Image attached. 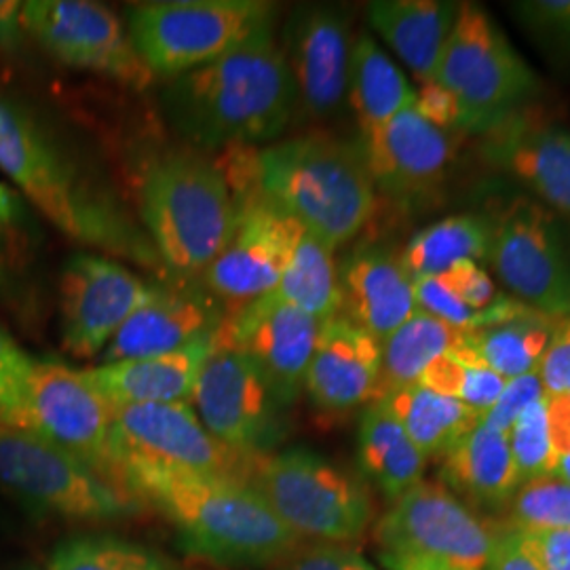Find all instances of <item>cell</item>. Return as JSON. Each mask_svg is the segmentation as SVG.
<instances>
[{"instance_id": "6da1fadb", "label": "cell", "mask_w": 570, "mask_h": 570, "mask_svg": "<svg viewBox=\"0 0 570 570\" xmlns=\"http://www.w3.org/2000/svg\"><path fill=\"white\" fill-rule=\"evenodd\" d=\"M171 127L204 150L273 142L296 112V89L273 26L161 94Z\"/></svg>"}, {"instance_id": "7a4b0ae2", "label": "cell", "mask_w": 570, "mask_h": 570, "mask_svg": "<svg viewBox=\"0 0 570 570\" xmlns=\"http://www.w3.org/2000/svg\"><path fill=\"white\" fill-rule=\"evenodd\" d=\"M0 169L72 242L148 268L164 266L121 204L82 171L30 110L7 96H0Z\"/></svg>"}, {"instance_id": "3957f363", "label": "cell", "mask_w": 570, "mask_h": 570, "mask_svg": "<svg viewBox=\"0 0 570 570\" xmlns=\"http://www.w3.org/2000/svg\"><path fill=\"white\" fill-rule=\"evenodd\" d=\"M110 482L161 513L186 550L223 567L279 564L303 543L239 480L129 463L112 469Z\"/></svg>"}, {"instance_id": "277c9868", "label": "cell", "mask_w": 570, "mask_h": 570, "mask_svg": "<svg viewBox=\"0 0 570 570\" xmlns=\"http://www.w3.org/2000/svg\"><path fill=\"white\" fill-rule=\"evenodd\" d=\"M249 174L268 204L336 249L372 220L379 195L360 142L308 134L254 155Z\"/></svg>"}, {"instance_id": "5b68a950", "label": "cell", "mask_w": 570, "mask_h": 570, "mask_svg": "<svg viewBox=\"0 0 570 570\" xmlns=\"http://www.w3.org/2000/svg\"><path fill=\"white\" fill-rule=\"evenodd\" d=\"M138 204L161 263L183 277L204 275L239 216V197L228 176L193 150H171L148 161L138 178Z\"/></svg>"}, {"instance_id": "8992f818", "label": "cell", "mask_w": 570, "mask_h": 570, "mask_svg": "<svg viewBox=\"0 0 570 570\" xmlns=\"http://www.w3.org/2000/svg\"><path fill=\"white\" fill-rule=\"evenodd\" d=\"M245 484L298 541L351 546L366 534L374 518L366 487L313 450L258 454Z\"/></svg>"}, {"instance_id": "52a82bcc", "label": "cell", "mask_w": 570, "mask_h": 570, "mask_svg": "<svg viewBox=\"0 0 570 570\" xmlns=\"http://www.w3.org/2000/svg\"><path fill=\"white\" fill-rule=\"evenodd\" d=\"M129 37L155 77H180L271 28L263 0H159L129 7Z\"/></svg>"}, {"instance_id": "ba28073f", "label": "cell", "mask_w": 570, "mask_h": 570, "mask_svg": "<svg viewBox=\"0 0 570 570\" xmlns=\"http://www.w3.org/2000/svg\"><path fill=\"white\" fill-rule=\"evenodd\" d=\"M0 490L23 508L68 522H115L138 501L75 454L23 429L0 425Z\"/></svg>"}, {"instance_id": "9c48e42d", "label": "cell", "mask_w": 570, "mask_h": 570, "mask_svg": "<svg viewBox=\"0 0 570 570\" xmlns=\"http://www.w3.org/2000/svg\"><path fill=\"white\" fill-rule=\"evenodd\" d=\"M489 263L515 301L551 320L570 315V235L560 216L532 197H513L490 220Z\"/></svg>"}, {"instance_id": "30bf717a", "label": "cell", "mask_w": 570, "mask_h": 570, "mask_svg": "<svg viewBox=\"0 0 570 570\" xmlns=\"http://www.w3.org/2000/svg\"><path fill=\"white\" fill-rule=\"evenodd\" d=\"M435 81L490 122L522 108L539 79L487 9L461 2Z\"/></svg>"}, {"instance_id": "8fae6325", "label": "cell", "mask_w": 570, "mask_h": 570, "mask_svg": "<svg viewBox=\"0 0 570 570\" xmlns=\"http://www.w3.org/2000/svg\"><path fill=\"white\" fill-rule=\"evenodd\" d=\"M256 456L218 442L186 402L115 406L106 478L117 465L136 463L245 482Z\"/></svg>"}, {"instance_id": "7c38bea8", "label": "cell", "mask_w": 570, "mask_h": 570, "mask_svg": "<svg viewBox=\"0 0 570 570\" xmlns=\"http://www.w3.org/2000/svg\"><path fill=\"white\" fill-rule=\"evenodd\" d=\"M9 428L39 435L106 478L115 407L94 387L85 370L35 360Z\"/></svg>"}, {"instance_id": "4fadbf2b", "label": "cell", "mask_w": 570, "mask_h": 570, "mask_svg": "<svg viewBox=\"0 0 570 570\" xmlns=\"http://www.w3.org/2000/svg\"><path fill=\"white\" fill-rule=\"evenodd\" d=\"M374 539L383 553L484 570L492 548V520H482L446 484L421 480L379 518Z\"/></svg>"}, {"instance_id": "5bb4252c", "label": "cell", "mask_w": 570, "mask_h": 570, "mask_svg": "<svg viewBox=\"0 0 570 570\" xmlns=\"http://www.w3.org/2000/svg\"><path fill=\"white\" fill-rule=\"evenodd\" d=\"M26 35L56 60L91 70L134 89H146L155 75L136 51L121 18L91 0H28L21 7Z\"/></svg>"}, {"instance_id": "9a60e30c", "label": "cell", "mask_w": 570, "mask_h": 570, "mask_svg": "<svg viewBox=\"0 0 570 570\" xmlns=\"http://www.w3.org/2000/svg\"><path fill=\"white\" fill-rule=\"evenodd\" d=\"M190 400L204 428L228 449L271 454L282 440V406L261 367L235 346L216 341Z\"/></svg>"}, {"instance_id": "2e32d148", "label": "cell", "mask_w": 570, "mask_h": 570, "mask_svg": "<svg viewBox=\"0 0 570 570\" xmlns=\"http://www.w3.org/2000/svg\"><path fill=\"white\" fill-rule=\"evenodd\" d=\"M157 285L98 254H77L60 282L61 338L66 351L89 360L102 353L122 324L150 301Z\"/></svg>"}, {"instance_id": "e0dca14e", "label": "cell", "mask_w": 570, "mask_h": 570, "mask_svg": "<svg viewBox=\"0 0 570 570\" xmlns=\"http://www.w3.org/2000/svg\"><path fill=\"white\" fill-rule=\"evenodd\" d=\"M252 197H239L237 225L220 256L205 268L202 279L216 298L239 306L271 294L303 235V226L268 204L254 186Z\"/></svg>"}, {"instance_id": "ac0fdd59", "label": "cell", "mask_w": 570, "mask_h": 570, "mask_svg": "<svg viewBox=\"0 0 570 570\" xmlns=\"http://www.w3.org/2000/svg\"><path fill=\"white\" fill-rule=\"evenodd\" d=\"M322 322L273 294L225 315L216 341L235 346L261 367L277 404L292 406L305 389V376Z\"/></svg>"}, {"instance_id": "d6986e66", "label": "cell", "mask_w": 570, "mask_h": 570, "mask_svg": "<svg viewBox=\"0 0 570 570\" xmlns=\"http://www.w3.org/2000/svg\"><path fill=\"white\" fill-rule=\"evenodd\" d=\"M360 148L376 195L397 205H419L442 190L456 153V138L410 106L391 121L362 134Z\"/></svg>"}, {"instance_id": "ffe728a7", "label": "cell", "mask_w": 570, "mask_h": 570, "mask_svg": "<svg viewBox=\"0 0 570 570\" xmlns=\"http://www.w3.org/2000/svg\"><path fill=\"white\" fill-rule=\"evenodd\" d=\"M345 11L327 4L298 7L284 26L285 63L296 89V110L308 119L341 112L348 91L351 35Z\"/></svg>"}, {"instance_id": "44dd1931", "label": "cell", "mask_w": 570, "mask_h": 570, "mask_svg": "<svg viewBox=\"0 0 570 570\" xmlns=\"http://www.w3.org/2000/svg\"><path fill=\"white\" fill-rule=\"evenodd\" d=\"M484 164L524 184L537 202L570 218V129L518 108L480 136Z\"/></svg>"}, {"instance_id": "7402d4cb", "label": "cell", "mask_w": 570, "mask_h": 570, "mask_svg": "<svg viewBox=\"0 0 570 570\" xmlns=\"http://www.w3.org/2000/svg\"><path fill=\"white\" fill-rule=\"evenodd\" d=\"M381 364V341L336 315L322 326L305 391L315 406L334 414L379 402Z\"/></svg>"}, {"instance_id": "603a6c76", "label": "cell", "mask_w": 570, "mask_h": 570, "mask_svg": "<svg viewBox=\"0 0 570 570\" xmlns=\"http://www.w3.org/2000/svg\"><path fill=\"white\" fill-rule=\"evenodd\" d=\"M223 322L225 313L212 296L157 287L106 345L102 364L180 351L216 334Z\"/></svg>"}, {"instance_id": "cb8c5ba5", "label": "cell", "mask_w": 570, "mask_h": 570, "mask_svg": "<svg viewBox=\"0 0 570 570\" xmlns=\"http://www.w3.org/2000/svg\"><path fill=\"white\" fill-rule=\"evenodd\" d=\"M343 308L348 322L366 330L376 341L416 313L414 282L400 256L385 247H362L353 252L338 271Z\"/></svg>"}, {"instance_id": "d4e9b609", "label": "cell", "mask_w": 570, "mask_h": 570, "mask_svg": "<svg viewBox=\"0 0 570 570\" xmlns=\"http://www.w3.org/2000/svg\"><path fill=\"white\" fill-rule=\"evenodd\" d=\"M214 345L216 334L174 353L100 364L85 370V374L112 407L188 404Z\"/></svg>"}, {"instance_id": "484cf974", "label": "cell", "mask_w": 570, "mask_h": 570, "mask_svg": "<svg viewBox=\"0 0 570 570\" xmlns=\"http://www.w3.org/2000/svg\"><path fill=\"white\" fill-rule=\"evenodd\" d=\"M442 484L469 505L508 508L522 484L511 454L510 433L480 421L442 459Z\"/></svg>"}, {"instance_id": "4316f807", "label": "cell", "mask_w": 570, "mask_h": 570, "mask_svg": "<svg viewBox=\"0 0 570 570\" xmlns=\"http://www.w3.org/2000/svg\"><path fill=\"white\" fill-rule=\"evenodd\" d=\"M459 4L450 0H376L367 4V20L416 81H435Z\"/></svg>"}, {"instance_id": "83f0119b", "label": "cell", "mask_w": 570, "mask_h": 570, "mask_svg": "<svg viewBox=\"0 0 570 570\" xmlns=\"http://www.w3.org/2000/svg\"><path fill=\"white\" fill-rule=\"evenodd\" d=\"M357 456L370 482L389 503L416 487L429 463L381 400L372 402L362 416Z\"/></svg>"}, {"instance_id": "f1b7e54d", "label": "cell", "mask_w": 570, "mask_h": 570, "mask_svg": "<svg viewBox=\"0 0 570 570\" xmlns=\"http://www.w3.org/2000/svg\"><path fill=\"white\" fill-rule=\"evenodd\" d=\"M346 98L360 131L367 134L414 106L416 91L381 45L370 35H360L351 49Z\"/></svg>"}, {"instance_id": "f546056e", "label": "cell", "mask_w": 570, "mask_h": 570, "mask_svg": "<svg viewBox=\"0 0 570 570\" xmlns=\"http://www.w3.org/2000/svg\"><path fill=\"white\" fill-rule=\"evenodd\" d=\"M428 461H442L450 449L482 421L475 410L423 385L395 389L381 400Z\"/></svg>"}, {"instance_id": "4dcf8cb0", "label": "cell", "mask_w": 570, "mask_h": 570, "mask_svg": "<svg viewBox=\"0 0 570 570\" xmlns=\"http://www.w3.org/2000/svg\"><path fill=\"white\" fill-rule=\"evenodd\" d=\"M558 320L527 308L492 326L463 330L461 346L505 381L539 372Z\"/></svg>"}, {"instance_id": "1f68e13d", "label": "cell", "mask_w": 570, "mask_h": 570, "mask_svg": "<svg viewBox=\"0 0 570 570\" xmlns=\"http://www.w3.org/2000/svg\"><path fill=\"white\" fill-rule=\"evenodd\" d=\"M492 244L490 220L475 214H456L419 230L400 261L412 282L446 273L459 263H487Z\"/></svg>"}, {"instance_id": "d6a6232c", "label": "cell", "mask_w": 570, "mask_h": 570, "mask_svg": "<svg viewBox=\"0 0 570 570\" xmlns=\"http://www.w3.org/2000/svg\"><path fill=\"white\" fill-rule=\"evenodd\" d=\"M463 330L416 311L407 322L381 341V391L379 400L395 389L416 385L438 357L461 343Z\"/></svg>"}, {"instance_id": "836d02e7", "label": "cell", "mask_w": 570, "mask_h": 570, "mask_svg": "<svg viewBox=\"0 0 570 570\" xmlns=\"http://www.w3.org/2000/svg\"><path fill=\"white\" fill-rule=\"evenodd\" d=\"M271 294L287 305L305 311L306 315L322 324L341 315L343 292L338 266L334 263V249L303 230L279 284Z\"/></svg>"}, {"instance_id": "e575fe53", "label": "cell", "mask_w": 570, "mask_h": 570, "mask_svg": "<svg viewBox=\"0 0 570 570\" xmlns=\"http://www.w3.org/2000/svg\"><path fill=\"white\" fill-rule=\"evenodd\" d=\"M47 570H180L171 560L110 534H81L61 541Z\"/></svg>"}, {"instance_id": "d590c367", "label": "cell", "mask_w": 570, "mask_h": 570, "mask_svg": "<svg viewBox=\"0 0 570 570\" xmlns=\"http://www.w3.org/2000/svg\"><path fill=\"white\" fill-rule=\"evenodd\" d=\"M505 383L508 381L503 376L484 366L459 343L452 351L438 357L423 372L416 385L452 397L484 416L497 404Z\"/></svg>"}, {"instance_id": "8d00e7d4", "label": "cell", "mask_w": 570, "mask_h": 570, "mask_svg": "<svg viewBox=\"0 0 570 570\" xmlns=\"http://www.w3.org/2000/svg\"><path fill=\"white\" fill-rule=\"evenodd\" d=\"M511 527L524 532L570 530V484L560 475H539L520 484L510 501Z\"/></svg>"}, {"instance_id": "74e56055", "label": "cell", "mask_w": 570, "mask_h": 570, "mask_svg": "<svg viewBox=\"0 0 570 570\" xmlns=\"http://www.w3.org/2000/svg\"><path fill=\"white\" fill-rule=\"evenodd\" d=\"M510 446L522 482L556 473L558 456L551 440L546 395L515 419L510 429Z\"/></svg>"}, {"instance_id": "f35d334b", "label": "cell", "mask_w": 570, "mask_h": 570, "mask_svg": "<svg viewBox=\"0 0 570 570\" xmlns=\"http://www.w3.org/2000/svg\"><path fill=\"white\" fill-rule=\"evenodd\" d=\"M414 106L423 119L450 136H482L490 122L475 115L452 91L438 81L419 82Z\"/></svg>"}, {"instance_id": "ab89813d", "label": "cell", "mask_w": 570, "mask_h": 570, "mask_svg": "<svg viewBox=\"0 0 570 570\" xmlns=\"http://www.w3.org/2000/svg\"><path fill=\"white\" fill-rule=\"evenodd\" d=\"M28 247V226L21 195L0 180V284L23 265Z\"/></svg>"}, {"instance_id": "60d3db41", "label": "cell", "mask_w": 570, "mask_h": 570, "mask_svg": "<svg viewBox=\"0 0 570 570\" xmlns=\"http://www.w3.org/2000/svg\"><path fill=\"white\" fill-rule=\"evenodd\" d=\"M32 357H28L20 345L0 327V425L9 428L13 412L20 404L21 391L26 385L28 372L32 367Z\"/></svg>"}, {"instance_id": "b9f144b4", "label": "cell", "mask_w": 570, "mask_h": 570, "mask_svg": "<svg viewBox=\"0 0 570 570\" xmlns=\"http://www.w3.org/2000/svg\"><path fill=\"white\" fill-rule=\"evenodd\" d=\"M414 301H416V311L433 315L459 330H469L478 317L475 311H471L452 294V289L442 282L440 275L416 279Z\"/></svg>"}, {"instance_id": "7bdbcfd3", "label": "cell", "mask_w": 570, "mask_h": 570, "mask_svg": "<svg viewBox=\"0 0 570 570\" xmlns=\"http://www.w3.org/2000/svg\"><path fill=\"white\" fill-rule=\"evenodd\" d=\"M546 389L539 379V372L527 374V376H518L505 383L503 393L499 395L497 404L490 407L489 412L482 416L484 423H489L490 428L499 429L503 433H510L511 425L515 423V419L534 402L543 400Z\"/></svg>"}, {"instance_id": "ee69618b", "label": "cell", "mask_w": 570, "mask_h": 570, "mask_svg": "<svg viewBox=\"0 0 570 570\" xmlns=\"http://www.w3.org/2000/svg\"><path fill=\"white\" fill-rule=\"evenodd\" d=\"M279 570H376L348 546L301 543L279 562Z\"/></svg>"}, {"instance_id": "f6af8a7d", "label": "cell", "mask_w": 570, "mask_h": 570, "mask_svg": "<svg viewBox=\"0 0 570 570\" xmlns=\"http://www.w3.org/2000/svg\"><path fill=\"white\" fill-rule=\"evenodd\" d=\"M440 277L452 289V294L475 313L487 311L490 305H494L501 298L489 273L478 263L465 261V263L450 266L449 271L442 273Z\"/></svg>"}, {"instance_id": "bcb514c9", "label": "cell", "mask_w": 570, "mask_h": 570, "mask_svg": "<svg viewBox=\"0 0 570 570\" xmlns=\"http://www.w3.org/2000/svg\"><path fill=\"white\" fill-rule=\"evenodd\" d=\"M484 570H541V567L522 530L505 520H492V548Z\"/></svg>"}, {"instance_id": "7dc6e473", "label": "cell", "mask_w": 570, "mask_h": 570, "mask_svg": "<svg viewBox=\"0 0 570 570\" xmlns=\"http://www.w3.org/2000/svg\"><path fill=\"white\" fill-rule=\"evenodd\" d=\"M513 7L529 28L570 49V0H529Z\"/></svg>"}, {"instance_id": "c3c4849f", "label": "cell", "mask_w": 570, "mask_h": 570, "mask_svg": "<svg viewBox=\"0 0 570 570\" xmlns=\"http://www.w3.org/2000/svg\"><path fill=\"white\" fill-rule=\"evenodd\" d=\"M539 379L548 395L567 393L570 379V315L556 322L550 345L539 366Z\"/></svg>"}, {"instance_id": "681fc988", "label": "cell", "mask_w": 570, "mask_h": 570, "mask_svg": "<svg viewBox=\"0 0 570 570\" xmlns=\"http://www.w3.org/2000/svg\"><path fill=\"white\" fill-rule=\"evenodd\" d=\"M524 534L541 570H570V530H543Z\"/></svg>"}, {"instance_id": "f907efd6", "label": "cell", "mask_w": 570, "mask_h": 570, "mask_svg": "<svg viewBox=\"0 0 570 570\" xmlns=\"http://www.w3.org/2000/svg\"><path fill=\"white\" fill-rule=\"evenodd\" d=\"M20 0H0V49L16 51L23 42L26 28L21 20Z\"/></svg>"}, {"instance_id": "816d5d0a", "label": "cell", "mask_w": 570, "mask_h": 570, "mask_svg": "<svg viewBox=\"0 0 570 570\" xmlns=\"http://www.w3.org/2000/svg\"><path fill=\"white\" fill-rule=\"evenodd\" d=\"M381 560L389 570H468L459 567L442 564L428 558H416V556H395V553H381Z\"/></svg>"}, {"instance_id": "f5cc1de1", "label": "cell", "mask_w": 570, "mask_h": 570, "mask_svg": "<svg viewBox=\"0 0 570 570\" xmlns=\"http://www.w3.org/2000/svg\"><path fill=\"white\" fill-rule=\"evenodd\" d=\"M556 475H560L562 480H567L570 484V450L560 459V463H558V469H556Z\"/></svg>"}, {"instance_id": "db71d44e", "label": "cell", "mask_w": 570, "mask_h": 570, "mask_svg": "<svg viewBox=\"0 0 570 570\" xmlns=\"http://www.w3.org/2000/svg\"><path fill=\"white\" fill-rule=\"evenodd\" d=\"M567 395L570 397V379H569V385H567Z\"/></svg>"}]
</instances>
